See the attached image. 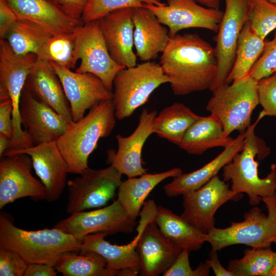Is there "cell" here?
Returning <instances> with one entry per match:
<instances>
[{"mask_svg": "<svg viewBox=\"0 0 276 276\" xmlns=\"http://www.w3.org/2000/svg\"><path fill=\"white\" fill-rule=\"evenodd\" d=\"M157 1L160 2V0H157Z\"/></svg>", "mask_w": 276, "mask_h": 276, "instance_id": "obj_53", "label": "cell"}, {"mask_svg": "<svg viewBox=\"0 0 276 276\" xmlns=\"http://www.w3.org/2000/svg\"><path fill=\"white\" fill-rule=\"evenodd\" d=\"M231 83L213 91L206 107L220 122L226 136L234 131L245 132L253 110L260 104L258 81L248 75Z\"/></svg>", "mask_w": 276, "mask_h": 276, "instance_id": "obj_5", "label": "cell"}, {"mask_svg": "<svg viewBox=\"0 0 276 276\" xmlns=\"http://www.w3.org/2000/svg\"><path fill=\"white\" fill-rule=\"evenodd\" d=\"M274 196L262 199L267 209V215L260 208L254 206L244 213L242 221H232L230 226L224 228H212L207 234V242L211 246V251H218L235 244L254 248L270 247L276 237Z\"/></svg>", "mask_w": 276, "mask_h": 276, "instance_id": "obj_6", "label": "cell"}, {"mask_svg": "<svg viewBox=\"0 0 276 276\" xmlns=\"http://www.w3.org/2000/svg\"><path fill=\"white\" fill-rule=\"evenodd\" d=\"M276 73V34L269 41H266L260 57L249 72V76L257 81Z\"/></svg>", "mask_w": 276, "mask_h": 276, "instance_id": "obj_38", "label": "cell"}, {"mask_svg": "<svg viewBox=\"0 0 276 276\" xmlns=\"http://www.w3.org/2000/svg\"><path fill=\"white\" fill-rule=\"evenodd\" d=\"M145 4L159 6L166 4L157 0H88L82 15V21L97 20L108 13L122 8L144 7Z\"/></svg>", "mask_w": 276, "mask_h": 276, "instance_id": "obj_36", "label": "cell"}, {"mask_svg": "<svg viewBox=\"0 0 276 276\" xmlns=\"http://www.w3.org/2000/svg\"><path fill=\"white\" fill-rule=\"evenodd\" d=\"M234 140L225 135L220 122L210 114L200 116L188 129L178 146L189 154L201 155L212 148H225Z\"/></svg>", "mask_w": 276, "mask_h": 276, "instance_id": "obj_28", "label": "cell"}, {"mask_svg": "<svg viewBox=\"0 0 276 276\" xmlns=\"http://www.w3.org/2000/svg\"><path fill=\"white\" fill-rule=\"evenodd\" d=\"M11 142V139L7 135L0 133V157L9 148Z\"/></svg>", "mask_w": 276, "mask_h": 276, "instance_id": "obj_47", "label": "cell"}, {"mask_svg": "<svg viewBox=\"0 0 276 276\" xmlns=\"http://www.w3.org/2000/svg\"><path fill=\"white\" fill-rule=\"evenodd\" d=\"M52 36L39 25L19 19L10 30L5 39L17 55L25 56L34 54L39 58Z\"/></svg>", "mask_w": 276, "mask_h": 276, "instance_id": "obj_33", "label": "cell"}, {"mask_svg": "<svg viewBox=\"0 0 276 276\" xmlns=\"http://www.w3.org/2000/svg\"><path fill=\"white\" fill-rule=\"evenodd\" d=\"M0 158V209L21 198L45 199V188L32 174V161L28 155Z\"/></svg>", "mask_w": 276, "mask_h": 276, "instance_id": "obj_14", "label": "cell"}, {"mask_svg": "<svg viewBox=\"0 0 276 276\" xmlns=\"http://www.w3.org/2000/svg\"><path fill=\"white\" fill-rule=\"evenodd\" d=\"M273 243L276 244V237L274 238V239L273 240Z\"/></svg>", "mask_w": 276, "mask_h": 276, "instance_id": "obj_52", "label": "cell"}, {"mask_svg": "<svg viewBox=\"0 0 276 276\" xmlns=\"http://www.w3.org/2000/svg\"><path fill=\"white\" fill-rule=\"evenodd\" d=\"M122 175L111 165L98 170L88 167L79 176L66 182V212L71 215L104 206L113 197L122 182Z\"/></svg>", "mask_w": 276, "mask_h": 276, "instance_id": "obj_9", "label": "cell"}, {"mask_svg": "<svg viewBox=\"0 0 276 276\" xmlns=\"http://www.w3.org/2000/svg\"><path fill=\"white\" fill-rule=\"evenodd\" d=\"M17 154H26L31 157L36 174L45 188V200L49 202L57 200L67 182L68 172L66 162L56 142L44 143L6 153L3 156Z\"/></svg>", "mask_w": 276, "mask_h": 276, "instance_id": "obj_19", "label": "cell"}, {"mask_svg": "<svg viewBox=\"0 0 276 276\" xmlns=\"http://www.w3.org/2000/svg\"><path fill=\"white\" fill-rule=\"evenodd\" d=\"M159 64L176 96L210 89L217 72L215 49L196 34L170 37Z\"/></svg>", "mask_w": 276, "mask_h": 276, "instance_id": "obj_1", "label": "cell"}, {"mask_svg": "<svg viewBox=\"0 0 276 276\" xmlns=\"http://www.w3.org/2000/svg\"><path fill=\"white\" fill-rule=\"evenodd\" d=\"M264 117L260 112L258 120L247 128L241 150L222 168L223 180L231 181V189L234 192L246 193L251 205L276 194V165L272 164L270 172L261 178L258 174L259 163L256 160V157L263 159L270 151L263 140L255 133L256 125Z\"/></svg>", "mask_w": 276, "mask_h": 276, "instance_id": "obj_2", "label": "cell"}, {"mask_svg": "<svg viewBox=\"0 0 276 276\" xmlns=\"http://www.w3.org/2000/svg\"><path fill=\"white\" fill-rule=\"evenodd\" d=\"M205 262L212 269L216 276H235L234 274L227 269L224 268L219 262L217 251H211L209 254V259Z\"/></svg>", "mask_w": 276, "mask_h": 276, "instance_id": "obj_46", "label": "cell"}, {"mask_svg": "<svg viewBox=\"0 0 276 276\" xmlns=\"http://www.w3.org/2000/svg\"><path fill=\"white\" fill-rule=\"evenodd\" d=\"M273 197H274V200L275 205V206H276V194L273 196Z\"/></svg>", "mask_w": 276, "mask_h": 276, "instance_id": "obj_51", "label": "cell"}, {"mask_svg": "<svg viewBox=\"0 0 276 276\" xmlns=\"http://www.w3.org/2000/svg\"><path fill=\"white\" fill-rule=\"evenodd\" d=\"M28 264L15 251L0 246L1 276H24Z\"/></svg>", "mask_w": 276, "mask_h": 276, "instance_id": "obj_41", "label": "cell"}, {"mask_svg": "<svg viewBox=\"0 0 276 276\" xmlns=\"http://www.w3.org/2000/svg\"><path fill=\"white\" fill-rule=\"evenodd\" d=\"M276 261L270 247L247 249L240 259L231 260L227 269L235 276H270Z\"/></svg>", "mask_w": 276, "mask_h": 276, "instance_id": "obj_34", "label": "cell"}, {"mask_svg": "<svg viewBox=\"0 0 276 276\" xmlns=\"http://www.w3.org/2000/svg\"><path fill=\"white\" fill-rule=\"evenodd\" d=\"M144 228L137 227V235L129 243L112 244L105 239L108 234L97 233L86 236L80 245L81 250H91L102 256L108 268L120 271L131 269L140 273L141 264L137 250V243Z\"/></svg>", "mask_w": 276, "mask_h": 276, "instance_id": "obj_25", "label": "cell"}, {"mask_svg": "<svg viewBox=\"0 0 276 276\" xmlns=\"http://www.w3.org/2000/svg\"><path fill=\"white\" fill-rule=\"evenodd\" d=\"M245 132L235 139L233 143L217 157L200 168L175 177L169 183L164 186L165 194L169 197L183 195L195 190L217 175L220 169L228 164L236 154L239 152L243 146Z\"/></svg>", "mask_w": 276, "mask_h": 276, "instance_id": "obj_26", "label": "cell"}, {"mask_svg": "<svg viewBox=\"0 0 276 276\" xmlns=\"http://www.w3.org/2000/svg\"><path fill=\"white\" fill-rule=\"evenodd\" d=\"M258 94L261 112L276 117V73L258 81Z\"/></svg>", "mask_w": 276, "mask_h": 276, "instance_id": "obj_40", "label": "cell"}, {"mask_svg": "<svg viewBox=\"0 0 276 276\" xmlns=\"http://www.w3.org/2000/svg\"><path fill=\"white\" fill-rule=\"evenodd\" d=\"M197 2L205 7L219 9L221 0H196Z\"/></svg>", "mask_w": 276, "mask_h": 276, "instance_id": "obj_48", "label": "cell"}, {"mask_svg": "<svg viewBox=\"0 0 276 276\" xmlns=\"http://www.w3.org/2000/svg\"><path fill=\"white\" fill-rule=\"evenodd\" d=\"M24 87L33 96L51 107L68 123L74 121L70 104L61 82L49 61L37 58Z\"/></svg>", "mask_w": 276, "mask_h": 276, "instance_id": "obj_23", "label": "cell"}, {"mask_svg": "<svg viewBox=\"0 0 276 276\" xmlns=\"http://www.w3.org/2000/svg\"><path fill=\"white\" fill-rule=\"evenodd\" d=\"M37 57L34 54H15L6 39H0V90L6 91L13 104V135L5 152H12L34 146L22 129L19 112L21 96L27 77Z\"/></svg>", "mask_w": 276, "mask_h": 276, "instance_id": "obj_8", "label": "cell"}, {"mask_svg": "<svg viewBox=\"0 0 276 276\" xmlns=\"http://www.w3.org/2000/svg\"><path fill=\"white\" fill-rule=\"evenodd\" d=\"M132 19L136 56L143 61L156 59L168 45L169 30L145 6L133 8Z\"/></svg>", "mask_w": 276, "mask_h": 276, "instance_id": "obj_24", "label": "cell"}, {"mask_svg": "<svg viewBox=\"0 0 276 276\" xmlns=\"http://www.w3.org/2000/svg\"><path fill=\"white\" fill-rule=\"evenodd\" d=\"M19 19L34 22L52 35L73 32L81 20L68 14L56 0H6Z\"/></svg>", "mask_w": 276, "mask_h": 276, "instance_id": "obj_21", "label": "cell"}, {"mask_svg": "<svg viewBox=\"0 0 276 276\" xmlns=\"http://www.w3.org/2000/svg\"><path fill=\"white\" fill-rule=\"evenodd\" d=\"M54 267L64 276H120V271L108 268L105 259L91 250L64 252Z\"/></svg>", "mask_w": 276, "mask_h": 276, "instance_id": "obj_30", "label": "cell"}, {"mask_svg": "<svg viewBox=\"0 0 276 276\" xmlns=\"http://www.w3.org/2000/svg\"><path fill=\"white\" fill-rule=\"evenodd\" d=\"M181 217L199 231L208 234L215 227V214L228 200L238 201L243 194L234 192L217 175L200 188L182 195Z\"/></svg>", "mask_w": 276, "mask_h": 276, "instance_id": "obj_12", "label": "cell"}, {"mask_svg": "<svg viewBox=\"0 0 276 276\" xmlns=\"http://www.w3.org/2000/svg\"><path fill=\"white\" fill-rule=\"evenodd\" d=\"M132 10V8L118 9L98 20L111 57L125 67L136 65Z\"/></svg>", "mask_w": 276, "mask_h": 276, "instance_id": "obj_20", "label": "cell"}, {"mask_svg": "<svg viewBox=\"0 0 276 276\" xmlns=\"http://www.w3.org/2000/svg\"><path fill=\"white\" fill-rule=\"evenodd\" d=\"M56 1L71 16L81 20L82 15L88 0Z\"/></svg>", "mask_w": 276, "mask_h": 276, "instance_id": "obj_44", "label": "cell"}, {"mask_svg": "<svg viewBox=\"0 0 276 276\" xmlns=\"http://www.w3.org/2000/svg\"><path fill=\"white\" fill-rule=\"evenodd\" d=\"M12 113L13 104L11 98H0V133L11 140L14 131Z\"/></svg>", "mask_w": 276, "mask_h": 276, "instance_id": "obj_42", "label": "cell"}, {"mask_svg": "<svg viewBox=\"0 0 276 276\" xmlns=\"http://www.w3.org/2000/svg\"><path fill=\"white\" fill-rule=\"evenodd\" d=\"M266 41L251 27L247 20L240 34L235 61L225 83L248 76L250 71L262 55Z\"/></svg>", "mask_w": 276, "mask_h": 276, "instance_id": "obj_32", "label": "cell"}, {"mask_svg": "<svg viewBox=\"0 0 276 276\" xmlns=\"http://www.w3.org/2000/svg\"><path fill=\"white\" fill-rule=\"evenodd\" d=\"M157 114L156 110L149 111L144 108L134 131L128 136L117 134V151H107V162L128 178L147 173V169L143 166L142 150L146 140L153 133V121Z\"/></svg>", "mask_w": 276, "mask_h": 276, "instance_id": "obj_18", "label": "cell"}, {"mask_svg": "<svg viewBox=\"0 0 276 276\" xmlns=\"http://www.w3.org/2000/svg\"><path fill=\"white\" fill-rule=\"evenodd\" d=\"M75 30L71 33L52 36L45 44L39 58L65 67L73 68L76 62L74 58Z\"/></svg>", "mask_w": 276, "mask_h": 276, "instance_id": "obj_35", "label": "cell"}, {"mask_svg": "<svg viewBox=\"0 0 276 276\" xmlns=\"http://www.w3.org/2000/svg\"><path fill=\"white\" fill-rule=\"evenodd\" d=\"M182 249L170 242L154 220L148 223L141 233L137 250L142 276H157L165 273L173 264Z\"/></svg>", "mask_w": 276, "mask_h": 276, "instance_id": "obj_22", "label": "cell"}, {"mask_svg": "<svg viewBox=\"0 0 276 276\" xmlns=\"http://www.w3.org/2000/svg\"><path fill=\"white\" fill-rule=\"evenodd\" d=\"M189 251L183 249L171 266L163 273L164 276H207L210 271V266L201 262L195 269H192L189 262Z\"/></svg>", "mask_w": 276, "mask_h": 276, "instance_id": "obj_39", "label": "cell"}, {"mask_svg": "<svg viewBox=\"0 0 276 276\" xmlns=\"http://www.w3.org/2000/svg\"><path fill=\"white\" fill-rule=\"evenodd\" d=\"M172 37L181 30L198 28L217 32L223 15L220 9L207 8L196 0H167L165 5L145 4Z\"/></svg>", "mask_w": 276, "mask_h": 276, "instance_id": "obj_15", "label": "cell"}, {"mask_svg": "<svg viewBox=\"0 0 276 276\" xmlns=\"http://www.w3.org/2000/svg\"><path fill=\"white\" fill-rule=\"evenodd\" d=\"M182 173L179 168L157 173H146L141 176L122 181L118 188L117 200L129 216L135 220L140 215L145 200L151 191L165 179Z\"/></svg>", "mask_w": 276, "mask_h": 276, "instance_id": "obj_27", "label": "cell"}, {"mask_svg": "<svg viewBox=\"0 0 276 276\" xmlns=\"http://www.w3.org/2000/svg\"><path fill=\"white\" fill-rule=\"evenodd\" d=\"M154 220L166 238L182 249L196 251L207 242V234L197 229L167 208L157 206Z\"/></svg>", "mask_w": 276, "mask_h": 276, "instance_id": "obj_29", "label": "cell"}, {"mask_svg": "<svg viewBox=\"0 0 276 276\" xmlns=\"http://www.w3.org/2000/svg\"><path fill=\"white\" fill-rule=\"evenodd\" d=\"M50 62L61 82L74 122L82 119L87 110L112 99V92L97 76L89 73L74 72L71 69Z\"/></svg>", "mask_w": 276, "mask_h": 276, "instance_id": "obj_16", "label": "cell"}, {"mask_svg": "<svg viewBox=\"0 0 276 276\" xmlns=\"http://www.w3.org/2000/svg\"><path fill=\"white\" fill-rule=\"evenodd\" d=\"M81 243L73 235L55 227L37 231L20 228L9 215L0 213V246L15 251L28 264L54 266L62 253L80 250Z\"/></svg>", "mask_w": 276, "mask_h": 276, "instance_id": "obj_4", "label": "cell"}, {"mask_svg": "<svg viewBox=\"0 0 276 276\" xmlns=\"http://www.w3.org/2000/svg\"><path fill=\"white\" fill-rule=\"evenodd\" d=\"M19 112L21 126L34 146L57 142L70 123L25 87L20 98Z\"/></svg>", "mask_w": 276, "mask_h": 276, "instance_id": "obj_17", "label": "cell"}, {"mask_svg": "<svg viewBox=\"0 0 276 276\" xmlns=\"http://www.w3.org/2000/svg\"><path fill=\"white\" fill-rule=\"evenodd\" d=\"M116 119L111 99L100 103L90 108L82 119L68 124L56 142L68 173L80 175L88 167L89 155L96 148L99 139L111 134Z\"/></svg>", "mask_w": 276, "mask_h": 276, "instance_id": "obj_3", "label": "cell"}, {"mask_svg": "<svg viewBox=\"0 0 276 276\" xmlns=\"http://www.w3.org/2000/svg\"><path fill=\"white\" fill-rule=\"evenodd\" d=\"M169 83L159 63L145 61L118 72L113 82L112 102L118 120L130 117L146 103L159 86Z\"/></svg>", "mask_w": 276, "mask_h": 276, "instance_id": "obj_7", "label": "cell"}, {"mask_svg": "<svg viewBox=\"0 0 276 276\" xmlns=\"http://www.w3.org/2000/svg\"><path fill=\"white\" fill-rule=\"evenodd\" d=\"M57 271L53 266L44 263L28 264L24 276H56Z\"/></svg>", "mask_w": 276, "mask_h": 276, "instance_id": "obj_45", "label": "cell"}, {"mask_svg": "<svg viewBox=\"0 0 276 276\" xmlns=\"http://www.w3.org/2000/svg\"><path fill=\"white\" fill-rule=\"evenodd\" d=\"M136 224L117 200L103 208L71 214L57 222L54 227L62 230L82 241L89 234L105 233L130 234Z\"/></svg>", "mask_w": 276, "mask_h": 276, "instance_id": "obj_11", "label": "cell"}, {"mask_svg": "<svg viewBox=\"0 0 276 276\" xmlns=\"http://www.w3.org/2000/svg\"><path fill=\"white\" fill-rule=\"evenodd\" d=\"M19 19L6 0H0V38L5 39L10 30Z\"/></svg>", "mask_w": 276, "mask_h": 276, "instance_id": "obj_43", "label": "cell"}, {"mask_svg": "<svg viewBox=\"0 0 276 276\" xmlns=\"http://www.w3.org/2000/svg\"><path fill=\"white\" fill-rule=\"evenodd\" d=\"M75 61L81 60L76 72L97 76L112 92L114 77L125 67L117 64L111 57L98 20L80 25L75 30Z\"/></svg>", "mask_w": 276, "mask_h": 276, "instance_id": "obj_10", "label": "cell"}, {"mask_svg": "<svg viewBox=\"0 0 276 276\" xmlns=\"http://www.w3.org/2000/svg\"><path fill=\"white\" fill-rule=\"evenodd\" d=\"M200 117L183 104L174 103L156 115L153 133L178 146L188 129Z\"/></svg>", "mask_w": 276, "mask_h": 276, "instance_id": "obj_31", "label": "cell"}, {"mask_svg": "<svg viewBox=\"0 0 276 276\" xmlns=\"http://www.w3.org/2000/svg\"><path fill=\"white\" fill-rule=\"evenodd\" d=\"M270 276H276V261L272 270H271Z\"/></svg>", "mask_w": 276, "mask_h": 276, "instance_id": "obj_49", "label": "cell"}, {"mask_svg": "<svg viewBox=\"0 0 276 276\" xmlns=\"http://www.w3.org/2000/svg\"><path fill=\"white\" fill-rule=\"evenodd\" d=\"M270 2L276 4V0H268Z\"/></svg>", "mask_w": 276, "mask_h": 276, "instance_id": "obj_50", "label": "cell"}, {"mask_svg": "<svg viewBox=\"0 0 276 276\" xmlns=\"http://www.w3.org/2000/svg\"><path fill=\"white\" fill-rule=\"evenodd\" d=\"M248 21L261 37H266L276 29V4L268 0H249Z\"/></svg>", "mask_w": 276, "mask_h": 276, "instance_id": "obj_37", "label": "cell"}, {"mask_svg": "<svg viewBox=\"0 0 276 276\" xmlns=\"http://www.w3.org/2000/svg\"><path fill=\"white\" fill-rule=\"evenodd\" d=\"M225 10L216 37L214 48L217 72L210 90L225 83L233 67L238 40L250 12L249 0H224Z\"/></svg>", "mask_w": 276, "mask_h": 276, "instance_id": "obj_13", "label": "cell"}]
</instances>
